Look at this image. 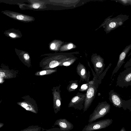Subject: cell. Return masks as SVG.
I'll use <instances>...</instances> for the list:
<instances>
[{
	"instance_id": "6da1fadb",
	"label": "cell",
	"mask_w": 131,
	"mask_h": 131,
	"mask_svg": "<svg viewBox=\"0 0 131 131\" xmlns=\"http://www.w3.org/2000/svg\"><path fill=\"white\" fill-rule=\"evenodd\" d=\"M110 105L106 101L99 103L93 112L90 115L89 123L93 122L101 118L104 117L109 112Z\"/></svg>"
},
{
	"instance_id": "7a4b0ae2",
	"label": "cell",
	"mask_w": 131,
	"mask_h": 131,
	"mask_svg": "<svg viewBox=\"0 0 131 131\" xmlns=\"http://www.w3.org/2000/svg\"><path fill=\"white\" fill-rule=\"evenodd\" d=\"M112 119H106L89 123L83 129L82 131H93L105 128L112 123Z\"/></svg>"
},
{
	"instance_id": "3957f363",
	"label": "cell",
	"mask_w": 131,
	"mask_h": 131,
	"mask_svg": "<svg viewBox=\"0 0 131 131\" xmlns=\"http://www.w3.org/2000/svg\"><path fill=\"white\" fill-rule=\"evenodd\" d=\"M88 89L87 91L83 109V112L87 110L93 101L96 94V88L93 81L89 82Z\"/></svg>"
},
{
	"instance_id": "277c9868",
	"label": "cell",
	"mask_w": 131,
	"mask_h": 131,
	"mask_svg": "<svg viewBox=\"0 0 131 131\" xmlns=\"http://www.w3.org/2000/svg\"><path fill=\"white\" fill-rule=\"evenodd\" d=\"M129 16L119 14L110 19L108 24L107 30L109 32L122 25L124 22L129 18Z\"/></svg>"
},
{
	"instance_id": "5b68a950",
	"label": "cell",
	"mask_w": 131,
	"mask_h": 131,
	"mask_svg": "<svg viewBox=\"0 0 131 131\" xmlns=\"http://www.w3.org/2000/svg\"><path fill=\"white\" fill-rule=\"evenodd\" d=\"M86 93H78L70 100L68 105L69 107H73L75 109L83 110Z\"/></svg>"
},
{
	"instance_id": "8992f818",
	"label": "cell",
	"mask_w": 131,
	"mask_h": 131,
	"mask_svg": "<svg viewBox=\"0 0 131 131\" xmlns=\"http://www.w3.org/2000/svg\"><path fill=\"white\" fill-rule=\"evenodd\" d=\"M117 85L124 87L131 85V68H127L118 76Z\"/></svg>"
},
{
	"instance_id": "52a82bcc",
	"label": "cell",
	"mask_w": 131,
	"mask_h": 131,
	"mask_svg": "<svg viewBox=\"0 0 131 131\" xmlns=\"http://www.w3.org/2000/svg\"><path fill=\"white\" fill-rule=\"evenodd\" d=\"M131 49V44H130L127 46L122 52L119 55L116 66L113 72L111 78L114 74L118 71L123 64L125 63L124 60L125 57Z\"/></svg>"
},
{
	"instance_id": "ba28073f",
	"label": "cell",
	"mask_w": 131,
	"mask_h": 131,
	"mask_svg": "<svg viewBox=\"0 0 131 131\" xmlns=\"http://www.w3.org/2000/svg\"><path fill=\"white\" fill-rule=\"evenodd\" d=\"M54 125L59 126L63 131H70L74 127L73 125L65 118H60L56 121Z\"/></svg>"
},
{
	"instance_id": "9c48e42d",
	"label": "cell",
	"mask_w": 131,
	"mask_h": 131,
	"mask_svg": "<svg viewBox=\"0 0 131 131\" xmlns=\"http://www.w3.org/2000/svg\"><path fill=\"white\" fill-rule=\"evenodd\" d=\"M109 94V100L113 105L117 107H121L122 104V101L119 95L113 90L110 91Z\"/></svg>"
},
{
	"instance_id": "30bf717a",
	"label": "cell",
	"mask_w": 131,
	"mask_h": 131,
	"mask_svg": "<svg viewBox=\"0 0 131 131\" xmlns=\"http://www.w3.org/2000/svg\"><path fill=\"white\" fill-rule=\"evenodd\" d=\"M92 63L96 74L99 76L103 70L105 66L104 60L102 59H99L97 60L93 61Z\"/></svg>"
},
{
	"instance_id": "8fae6325",
	"label": "cell",
	"mask_w": 131,
	"mask_h": 131,
	"mask_svg": "<svg viewBox=\"0 0 131 131\" xmlns=\"http://www.w3.org/2000/svg\"><path fill=\"white\" fill-rule=\"evenodd\" d=\"M77 72L78 75L82 80L87 79V72L85 67L81 63H79L77 68Z\"/></svg>"
},
{
	"instance_id": "7c38bea8",
	"label": "cell",
	"mask_w": 131,
	"mask_h": 131,
	"mask_svg": "<svg viewBox=\"0 0 131 131\" xmlns=\"http://www.w3.org/2000/svg\"><path fill=\"white\" fill-rule=\"evenodd\" d=\"M62 63L57 60H53L50 63L49 67L50 68H53L57 67L59 65H60Z\"/></svg>"
},
{
	"instance_id": "4fadbf2b",
	"label": "cell",
	"mask_w": 131,
	"mask_h": 131,
	"mask_svg": "<svg viewBox=\"0 0 131 131\" xmlns=\"http://www.w3.org/2000/svg\"><path fill=\"white\" fill-rule=\"evenodd\" d=\"M124 6H129V0H114Z\"/></svg>"
},
{
	"instance_id": "5bb4252c",
	"label": "cell",
	"mask_w": 131,
	"mask_h": 131,
	"mask_svg": "<svg viewBox=\"0 0 131 131\" xmlns=\"http://www.w3.org/2000/svg\"><path fill=\"white\" fill-rule=\"evenodd\" d=\"M74 61L75 60L74 59H72L70 60H68L63 62L60 66H68L72 64Z\"/></svg>"
},
{
	"instance_id": "9a60e30c",
	"label": "cell",
	"mask_w": 131,
	"mask_h": 131,
	"mask_svg": "<svg viewBox=\"0 0 131 131\" xmlns=\"http://www.w3.org/2000/svg\"><path fill=\"white\" fill-rule=\"evenodd\" d=\"M89 86V84H85L82 85L81 87L80 90L83 91L86 90H88Z\"/></svg>"
},
{
	"instance_id": "2e32d148",
	"label": "cell",
	"mask_w": 131,
	"mask_h": 131,
	"mask_svg": "<svg viewBox=\"0 0 131 131\" xmlns=\"http://www.w3.org/2000/svg\"><path fill=\"white\" fill-rule=\"evenodd\" d=\"M78 85L77 83H72L69 86V91L72 90L76 89L78 87Z\"/></svg>"
},
{
	"instance_id": "e0dca14e",
	"label": "cell",
	"mask_w": 131,
	"mask_h": 131,
	"mask_svg": "<svg viewBox=\"0 0 131 131\" xmlns=\"http://www.w3.org/2000/svg\"><path fill=\"white\" fill-rule=\"evenodd\" d=\"M39 129V128H37V127L35 128L34 127L33 128L32 127H30V128H28L25 129L21 131H37Z\"/></svg>"
},
{
	"instance_id": "ac0fdd59",
	"label": "cell",
	"mask_w": 131,
	"mask_h": 131,
	"mask_svg": "<svg viewBox=\"0 0 131 131\" xmlns=\"http://www.w3.org/2000/svg\"><path fill=\"white\" fill-rule=\"evenodd\" d=\"M16 17L17 19L20 20H24L25 18L24 16L22 15H18Z\"/></svg>"
},
{
	"instance_id": "d6986e66",
	"label": "cell",
	"mask_w": 131,
	"mask_h": 131,
	"mask_svg": "<svg viewBox=\"0 0 131 131\" xmlns=\"http://www.w3.org/2000/svg\"><path fill=\"white\" fill-rule=\"evenodd\" d=\"M40 4L37 3L34 4L32 5V7L35 9L38 8L40 7Z\"/></svg>"
},
{
	"instance_id": "ffe728a7",
	"label": "cell",
	"mask_w": 131,
	"mask_h": 131,
	"mask_svg": "<svg viewBox=\"0 0 131 131\" xmlns=\"http://www.w3.org/2000/svg\"><path fill=\"white\" fill-rule=\"evenodd\" d=\"M131 64V57L129 60H128V61L127 62V63L125 64V67H127L128 66H129Z\"/></svg>"
},
{
	"instance_id": "44dd1931",
	"label": "cell",
	"mask_w": 131,
	"mask_h": 131,
	"mask_svg": "<svg viewBox=\"0 0 131 131\" xmlns=\"http://www.w3.org/2000/svg\"><path fill=\"white\" fill-rule=\"evenodd\" d=\"M24 58L26 60H28L29 58V55L27 53L25 54L24 56Z\"/></svg>"
},
{
	"instance_id": "7402d4cb",
	"label": "cell",
	"mask_w": 131,
	"mask_h": 131,
	"mask_svg": "<svg viewBox=\"0 0 131 131\" xmlns=\"http://www.w3.org/2000/svg\"><path fill=\"white\" fill-rule=\"evenodd\" d=\"M47 72L46 71H43L40 72V75H44L46 74Z\"/></svg>"
},
{
	"instance_id": "603a6c76",
	"label": "cell",
	"mask_w": 131,
	"mask_h": 131,
	"mask_svg": "<svg viewBox=\"0 0 131 131\" xmlns=\"http://www.w3.org/2000/svg\"><path fill=\"white\" fill-rule=\"evenodd\" d=\"M5 75V73L2 72H0V78H2L4 77Z\"/></svg>"
},
{
	"instance_id": "cb8c5ba5",
	"label": "cell",
	"mask_w": 131,
	"mask_h": 131,
	"mask_svg": "<svg viewBox=\"0 0 131 131\" xmlns=\"http://www.w3.org/2000/svg\"><path fill=\"white\" fill-rule=\"evenodd\" d=\"M55 47V45L54 43H52L50 46V48L52 49H54Z\"/></svg>"
},
{
	"instance_id": "d4e9b609",
	"label": "cell",
	"mask_w": 131,
	"mask_h": 131,
	"mask_svg": "<svg viewBox=\"0 0 131 131\" xmlns=\"http://www.w3.org/2000/svg\"><path fill=\"white\" fill-rule=\"evenodd\" d=\"M9 36L13 38H15L16 36V35L13 33H10L9 34Z\"/></svg>"
},
{
	"instance_id": "484cf974",
	"label": "cell",
	"mask_w": 131,
	"mask_h": 131,
	"mask_svg": "<svg viewBox=\"0 0 131 131\" xmlns=\"http://www.w3.org/2000/svg\"><path fill=\"white\" fill-rule=\"evenodd\" d=\"M73 45L71 44H69L68 46V48L69 49L72 48L73 47Z\"/></svg>"
},
{
	"instance_id": "4316f807",
	"label": "cell",
	"mask_w": 131,
	"mask_h": 131,
	"mask_svg": "<svg viewBox=\"0 0 131 131\" xmlns=\"http://www.w3.org/2000/svg\"><path fill=\"white\" fill-rule=\"evenodd\" d=\"M120 131H126V130L123 127Z\"/></svg>"
},
{
	"instance_id": "83f0119b",
	"label": "cell",
	"mask_w": 131,
	"mask_h": 131,
	"mask_svg": "<svg viewBox=\"0 0 131 131\" xmlns=\"http://www.w3.org/2000/svg\"><path fill=\"white\" fill-rule=\"evenodd\" d=\"M129 6H131V0H129Z\"/></svg>"
}]
</instances>
